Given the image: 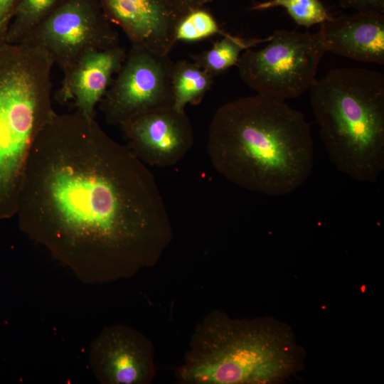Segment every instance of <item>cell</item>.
<instances>
[{"instance_id":"obj_1","label":"cell","mask_w":384,"mask_h":384,"mask_svg":"<svg viewBox=\"0 0 384 384\" xmlns=\"http://www.w3.org/2000/svg\"><path fill=\"white\" fill-rule=\"evenodd\" d=\"M16 215L24 233L90 284L154 267L173 239L147 165L78 110L55 112L36 137Z\"/></svg>"},{"instance_id":"obj_2","label":"cell","mask_w":384,"mask_h":384,"mask_svg":"<svg viewBox=\"0 0 384 384\" xmlns=\"http://www.w3.org/2000/svg\"><path fill=\"white\" fill-rule=\"evenodd\" d=\"M206 149L212 166L225 179L270 196L297 190L314 166V142L304 114L260 93L216 110Z\"/></svg>"},{"instance_id":"obj_3","label":"cell","mask_w":384,"mask_h":384,"mask_svg":"<svg viewBox=\"0 0 384 384\" xmlns=\"http://www.w3.org/2000/svg\"><path fill=\"white\" fill-rule=\"evenodd\" d=\"M303 355L287 324L214 309L196 325L176 377L185 384L279 383L302 369Z\"/></svg>"},{"instance_id":"obj_4","label":"cell","mask_w":384,"mask_h":384,"mask_svg":"<svg viewBox=\"0 0 384 384\" xmlns=\"http://www.w3.org/2000/svg\"><path fill=\"white\" fill-rule=\"evenodd\" d=\"M309 90L331 163L357 181L375 182L384 170V75L334 68Z\"/></svg>"},{"instance_id":"obj_5","label":"cell","mask_w":384,"mask_h":384,"mask_svg":"<svg viewBox=\"0 0 384 384\" xmlns=\"http://www.w3.org/2000/svg\"><path fill=\"white\" fill-rule=\"evenodd\" d=\"M53 65L38 48L0 46V220L16 215L31 147L55 113L51 101Z\"/></svg>"},{"instance_id":"obj_6","label":"cell","mask_w":384,"mask_h":384,"mask_svg":"<svg viewBox=\"0 0 384 384\" xmlns=\"http://www.w3.org/2000/svg\"><path fill=\"white\" fill-rule=\"evenodd\" d=\"M266 43L240 55L236 65L244 83L256 93L284 101L309 90L326 53L317 33L279 29Z\"/></svg>"},{"instance_id":"obj_7","label":"cell","mask_w":384,"mask_h":384,"mask_svg":"<svg viewBox=\"0 0 384 384\" xmlns=\"http://www.w3.org/2000/svg\"><path fill=\"white\" fill-rule=\"evenodd\" d=\"M19 43L44 50L64 77L84 55L119 38L98 0H68Z\"/></svg>"},{"instance_id":"obj_8","label":"cell","mask_w":384,"mask_h":384,"mask_svg":"<svg viewBox=\"0 0 384 384\" xmlns=\"http://www.w3.org/2000/svg\"><path fill=\"white\" fill-rule=\"evenodd\" d=\"M173 63L169 55L131 46L99 103L107 122L121 127L143 114L174 107Z\"/></svg>"},{"instance_id":"obj_9","label":"cell","mask_w":384,"mask_h":384,"mask_svg":"<svg viewBox=\"0 0 384 384\" xmlns=\"http://www.w3.org/2000/svg\"><path fill=\"white\" fill-rule=\"evenodd\" d=\"M89 363L104 384H149L155 377L152 341L125 324L109 326L100 333L90 345Z\"/></svg>"},{"instance_id":"obj_10","label":"cell","mask_w":384,"mask_h":384,"mask_svg":"<svg viewBox=\"0 0 384 384\" xmlns=\"http://www.w3.org/2000/svg\"><path fill=\"white\" fill-rule=\"evenodd\" d=\"M129 147L146 165L168 167L192 148L194 134L186 112L169 107L138 116L121 127Z\"/></svg>"},{"instance_id":"obj_11","label":"cell","mask_w":384,"mask_h":384,"mask_svg":"<svg viewBox=\"0 0 384 384\" xmlns=\"http://www.w3.org/2000/svg\"><path fill=\"white\" fill-rule=\"evenodd\" d=\"M112 23L119 26L131 46L169 55L176 43L181 18L161 0H98Z\"/></svg>"},{"instance_id":"obj_12","label":"cell","mask_w":384,"mask_h":384,"mask_svg":"<svg viewBox=\"0 0 384 384\" xmlns=\"http://www.w3.org/2000/svg\"><path fill=\"white\" fill-rule=\"evenodd\" d=\"M317 34L326 53L384 65V14L331 16L320 23Z\"/></svg>"},{"instance_id":"obj_13","label":"cell","mask_w":384,"mask_h":384,"mask_svg":"<svg viewBox=\"0 0 384 384\" xmlns=\"http://www.w3.org/2000/svg\"><path fill=\"white\" fill-rule=\"evenodd\" d=\"M127 50L119 44L84 55L63 78L57 99L74 101L76 110L95 117V107L120 70Z\"/></svg>"},{"instance_id":"obj_14","label":"cell","mask_w":384,"mask_h":384,"mask_svg":"<svg viewBox=\"0 0 384 384\" xmlns=\"http://www.w3.org/2000/svg\"><path fill=\"white\" fill-rule=\"evenodd\" d=\"M214 78L193 61L174 62L171 75L174 107L184 111L187 105L199 104L211 89Z\"/></svg>"},{"instance_id":"obj_15","label":"cell","mask_w":384,"mask_h":384,"mask_svg":"<svg viewBox=\"0 0 384 384\" xmlns=\"http://www.w3.org/2000/svg\"><path fill=\"white\" fill-rule=\"evenodd\" d=\"M269 39L270 36L263 38H245L225 32L210 48L191 55V58L198 66L215 78L236 65L245 50Z\"/></svg>"},{"instance_id":"obj_16","label":"cell","mask_w":384,"mask_h":384,"mask_svg":"<svg viewBox=\"0 0 384 384\" xmlns=\"http://www.w3.org/2000/svg\"><path fill=\"white\" fill-rule=\"evenodd\" d=\"M67 1L19 0L8 28L6 43H19Z\"/></svg>"},{"instance_id":"obj_17","label":"cell","mask_w":384,"mask_h":384,"mask_svg":"<svg viewBox=\"0 0 384 384\" xmlns=\"http://www.w3.org/2000/svg\"><path fill=\"white\" fill-rule=\"evenodd\" d=\"M278 6L284 8L297 24L306 28L331 16L320 0H269L255 4L250 9L264 11Z\"/></svg>"},{"instance_id":"obj_18","label":"cell","mask_w":384,"mask_h":384,"mask_svg":"<svg viewBox=\"0 0 384 384\" xmlns=\"http://www.w3.org/2000/svg\"><path fill=\"white\" fill-rule=\"evenodd\" d=\"M213 15L204 7L196 9L182 16L176 25V41L194 42L214 35H223Z\"/></svg>"},{"instance_id":"obj_19","label":"cell","mask_w":384,"mask_h":384,"mask_svg":"<svg viewBox=\"0 0 384 384\" xmlns=\"http://www.w3.org/2000/svg\"><path fill=\"white\" fill-rule=\"evenodd\" d=\"M343 9H353L358 12L384 14V0H340Z\"/></svg>"},{"instance_id":"obj_20","label":"cell","mask_w":384,"mask_h":384,"mask_svg":"<svg viewBox=\"0 0 384 384\" xmlns=\"http://www.w3.org/2000/svg\"><path fill=\"white\" fill-rule=\"evenodd\" d=\"M19 0H0V46L6 43L9 24Z\"/></svg>"},{"instance_id":"obj_21","label":"cell","mask_w":384,"mask_h":384,"mask_svg":"<svg viewBox=\"0 0 384 384\" xmlns=\"http://www.w3.org/2000/svg\"><path fill=\"white\" fill-rule=\"evenodd\" d=\"M180 17L189 11L204 7L213 0H161Z\"/></svg>"}]
</instances>
